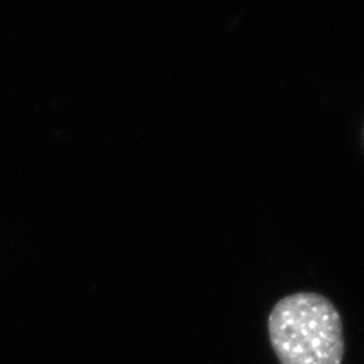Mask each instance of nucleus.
Returning a JSON list of instances; mask_svg holds the SVG:
<instances>
[{
  "mask_svg": "<svg viewBox=\"0 0 364 364\" xmlns=\"http://www.w3.org/2000/svg\"><path fill=\"white\" fill-rule=\"evenodd\" d=\"M269 338L281 364H341L343 323L334 304L314 291L279 299L267 318Z\"/></svg>",
  "mask_w": 364,
  "mask_h": 364,
  "instance_id": "f257e3e1",
  "label": "nucleus"
}]
</instances>
